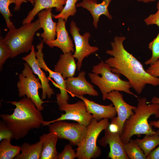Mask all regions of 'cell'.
<instances>
[{"label": "cell", "mask_w": 159, "mask_h": 159, "mask_svg": "<svg viewBox=\"0 0 159 159\" xmlns=\"http://www.w3.org/2000/svg\"><path fill=\"white\" fill-rule=\"evenodd\" d=\"M124 36H116L111 42L112 49L106 53L112 56L105 61L112 68V72L121 74L128 80L132 87L140 94L146 85H159V77L148 73L142 64L124 48Z\"/></svg>", "instance_id": "obj_1"}, {"label": "cell", "mask_w": 159, "mask_h": 159, "mask_svg": "<svg viewBox=\"0 0 159 159\" xmlns=\"http://www.w3.org/2000/svg\"><path fill=\"white\" fill-rule=\"evenodd\" d=\"M58 138L54 132H50L43 134L39 140L43 143V148L40 159H58L56 145Z\"/></svg>", "instance_id": "obj_21"}, {"label": "cell", "mask_w": 159, "mask_h": 159, "mask_svg": "<svg viewBox=\"0 0 159 159\" xmlns=\"http://www.w3.org/2000/svg\"><path fill=\"white\" fill-rule=\"evenodd\" d=\"M10 139H4L0 143V159H12L20 153L21 146L12 145Z\"/></svg>", "instance_id": "obj_24"}, {"label": "cell", "mask_w": 159, "mask_h": 159, "mask_svg": "<svg viewBox=\"0 0 159 159\" xmlns=\"http://www.w3.org/2000/svg\"><path fill=\"white\" fill-rule=\"evenodd\" d=\"M77 157V153L71 144H66L63 150L58 155V159H73Z\"/></svg>", "instance_id": "obj_30"}, {"label": "cell", "mask_w": 159, "mask_h": 159, "mask_svg": "<svg viewBox=\"0 0 159 159\" xmlns=\"http://www.w3.org/2000/svg\"><path fill=\"white\" fill-rule=\"evenodd\" d=\"M92 72L88 76L91 82L99 88L103 100L108 93L113 91H122L137 97L130 90L132 87L128 81L120 78V74L112 72V68L107 63L101 60L97 64L93 66Z\"/></svg>", "instance_id": "obj_4"}, {"label": "cell", "mask_w": 159, "mask_h": 159, "mask_svg": "<svg viewBox=\"0 0 159 159\" xmlns=\"http://www.w3.org/2000/svg\"><path fill=\"white\" fill-rule=\"evenodd\" d=\"M61 111L65 113L62 114L60 117L55 120L43 122L42 126H48L55 122L64 120H72L87 127L90 123L93 116L88 112L84 102L82 100L79 101L73 104L68 103L59 106Z\"/></svg>", "instance_id": "obj_9"}, {"label": "cell", "mask_w": 159, "mask_h": 159, "mask_svg": "<svg viewBox=\"0 0 159 159\" xmlns=\"http://www.w3.org/2000/svg\"><path fill=\"white\" fill-rule=\"evenodd\" d=\"M79 0H67L66 4L62 11L58 14L53 15L56 19L62 18L66 21L70 16H73L77 12L76 4Z\"/></svg>", "instance_id": "obj_27"}, {"label": "cell", "mask_w": 159, "mask_h": 159, "mask_svg": "<svg viewBox=\"0 0 159 159\" xmlns=\"http://www.w3.org/2000/svg\"><path fill=\"white\" fill-rule=\"evenodd\" d=\"M137 1L140 2H143L144 3H148L150 2H153L156 0H136Z\"/></svg>", "instance_id": "obj_37"}, {"label": "cell", "mask_w": 159, "mask_h": 159, "mask_svg": "<svg viewBox=\"0 0 159 159\" xmlns=\"http://www.w3.org/2000/svg\"><path fill=\"white\" fill-rule=\"evenodd\" d=\"M112 0H103L100 3H97V0H82V1L76 4L77 7H82L88 10L92 14L93 19V25L96 28L100 17L102 15L106 16L110 20L112 19L108 10L109 5Z\"/></svg>", "instance_id": "obj_16"}, {"label": "cell", "mask_w": 159, "mask_h": 159, "mask_svg": "<svg viewBox=\"0 0 159 159\" xmlns=\"http://www.w3.org/2000/svg\"><path fill=\"white\" fill-rule=\"evenodd\" d=\"M105 98L111 101L116 110L117 116L112 119L111 122L117 126L121 135L124 123L134 113L136 107L132 106L124 100L123 95L119 91H113L106 95Z\"/></svg>", "instance_id": "obj_11"}, {"label": "cell", "mask_w": 159, "mask_h": 159, "mask_svg": "<svg viewBox=\"0 0 159 159\" xmlns=\"http://www.w3.org/2000/svg\"><path fill=\"white\" fill-rule=\"evenodd\" d=\"M57 24L56 32L57 38L46 44L52 48L57 47L60 49L64 54L74 52L72 41L69 35L66 26V21L62 18L58 19Z\"/></svg>", "instance_id": "obj_15"}, {"label": "cell", "mask_w": 159, "mask_h": 159, "mask_svg": "<svg viewBox=\"0 0 159 159\" xmlns=\"http://www.w3.org/2000/svg\"><path fill=\"white\" fill-rule=\"evenodd\" d=\"M104 136L98 141L102 146L105 147L109 145L110 151L107 158L112 159H129L124 148V145L121 140L120 135L118 132H113L108 128L104 130Z\"/></svg>", "instance_id": "obj_13"}, {"label": "cell", "mask_w": 159, "mask_h": 159, "mask_svg": "<svg viewBox=\"0 0 159 159\" xmlns=\"http://www.w3.org/2000/svg\"><path fill=\"white\" fill-rule=\"evenodd\" d=\"M3 37H0V69L1 70L3 64L10 58L11 51L8 46L3 41Z\"/></svg>", "instance_id": "obj_29"}, {"label": "cell", "mask_w": 159, "mask_h": 159, "mask_svg": "<svg viewBox=\"0 0 159 159\" xmlns=\"http://www.w3.org/2000/svg\"><path fill=\"white\" fill-rule=\"evenodd\" d=\"M148 47L152 51V56L144 63L146 65H150L159 59V32L156 37L149 43Z\"/></svg>", "instance_id": "obj_28"}, {"label": "cell", "mask_w": 159, "mask_h": 159, "mask_svg": "<svg viewBox=\"0 0 159 159\" xmlns=\"http://www.w3.org/2000/svg\"><path fill=\"white\" fill-rule=\"evenodd\" d=\"M72 52L60 55L54 71L60 74L64 79L73 77L77 67Z\"/></svg>", "instance_id": "obj_20"}, {"label": "cell", "mask_w": 159, "mask_h": 159, "mask_svg": "<svg viewBox=\"0 0 159 159\" xmlns=\"http://www.w3.org/2000/svg\"><path fill=\"white\" fill-rule=\"evenodd\" d=\"M110 124L108 118L103 119L99 121L92 118L87 126L84 138L77 146L76 153L78 159L96 158L100 155L101 151L97 145V140L101 132L107 129Z\"/></svg>", "instance_id": "obj_6"}, {"label": "cell", "mask_w": 159, "mask_h": 159, "mask_svg": "<svg viewBox=\"0 0 159 159\" xmlns=\"http://www.w3.org/2000/svg\"><path fill=\"white\" fill-rule=\"evenodd\" d=\"M124 148L129 159H146L143 151L135 140L130 139L128 143L124 145Z\"/></svg>", "instance_id": "obj_25"}, {"label": "cell", "mask_w": 159, "mask_h": 159, "mask_svg": "<svg viewBox=\"0 0 159 159\" xmlns=\"http://www.w3.org/2000/svg\"><path fill=\"white\" fill-rule=\"evenodd\" d=\"M85 103L87 111L92 114L93 118L99 121L102 119H112L117 114L113 104L104 105L99 104L90 100L83 96L78 97Z\"/></svg>", "instance_id": "obj_18"}, {"label": "cell", "mask_w": 159, "mask_h": 159, "mask_svg": "<svg viewBox=\"0 0 159 159\" xmlns=\"http://www.w3.org/2000/svg\"><path fill=\"white\" fill-rule=\"evenodd\" d=\"M24 65V69L19 74V80L17 84L19 96L20 97L26 96L32 100L38 110L42 111L44 109L42 104L46 102L43 101L39 95L38 90L42 89L40 80L33 74L27 63L26 62Z\"/></svg>", "instance_id": "obj_7"}, {"label": "cell", "mask_w": 159, "mask_h": 159, "mask_svg": "<svg viewBox=\"0 0 159 159\" xmlns=\"http://www.w3.org/2000/svg\"><path fill=\"white\" fill-rule=\"evenodd\" d=\"M16 0H0V12L4 19L7 27L9 30L15 29L13 22L10 18L13 16L11 13L9 7L12 4H14Z\"/></svg>", "instance_id": "obj_26"}, {"label": "cell", "mask_w": 159, "mask_h": 159, "mask_svg": "<svg viewBox=\"0 0 159 159\" xmlns=\"http://www.w3.org/2000/svg\"><path fill=\"white\" fill-rule=\"evenodd\" d=\"M52 8L46 9L37 14L40 24L43 30L40 36L43 42L46 44L54 40L57 35V24L52 20Z\"/></svg>", "instance_id": "obj_17"}, {"label": "cell", "mask_w": 159, "mask_h": 159, "mask_svg": "<svg viewBox=\"0 0 159 159\" xmlns=\"http://www.w3.org/2000/svg\"><path fill=\"white\" fill-rule=\"evenodd\" d=\"M137 106L134 110V113L125 121L120 138L124 144L127 143L134 135H151L156 131L153 129L148 123L150 116L154 115L159 118V104L148 105L146 98H138Z\"/></svg>", "instance_id": "obj_3"}, {"label": "cell", "mask_w": 159, "mask_h": 159, "mask_svg": "<svg viewBox=\"0 0 159 159\" xmlns=\"http://www.w3.org/2000/svg\"><path fill=\"white\" fill-rule=\"evenodd\" d=\"M86 72L82 71L76 77H72L65 79L66 90L72 96L77 97L88 95L97 96L98 93L94 88L93 85L88 82L85 78Z\"/></svg>", "instance_id": "obj_12"}, {"label": "cell", "mask_w": 159, "mask_h": 159, "mask_svg": "<svg viewBox=\"0 0 159 159\" xmlns=\"http://www.w3.org/2000/svg\"><path fill=\"white\" fill-rule=\"evenodd\" d=\"M147 159H159V146L152 150L146 156Z\"/></svg>", "instance_id": "obj_35"}, {"label": "cell", "mask_w": 159, "mask_h": 159, "mask_svg": "<svg viewBox=\"0 0 159 159\" xmlns=\"http://www.w3.org/2000/svg\"><path fill=\"white\" fill-rule=\"evenodd\" d=\"M48 126L49 132L55 133L59 139L67 140L71 145L77 146L83 139L87 129V127L78 122L62 121L55 122Z\"/></svg>", "instance_id": "obj_8"}, {"label": "cell", "mask_w": 159, "mask_h": 159, "mask_svg": "<svg viewBox=\"0 0 159 159\" xmlns=\"http://www.w3.org/2000/svg\"><path fill=\"white\" fill-rule=\"evenodd\" d=\"M146 71L151 75L159 77V59L150 65Z\"/></svg>", "instance_id": "obj_33"}, {"label": "cell", "mask_w": 159, "mask_h": 159, "mask_svg": "<svg viewBox=\"0 0 159 159\" xmlns=\"http://www.w3.org/2000/svg\"><path fill=\"white\" fill-rule=\"evenodd\" d=\"M14 138V134L11 130L4 121H0V141L4 139L12 140Z\"/></svg>", "instance_id": "obj_31"}, {"label": "cell", "mask_w": 159, "mask_h": 159, "mask_svg": "<svg viewBox=\"0 0 159 159\" xmlns=\"http://www.w3.org/2000/svg\"><path fill=\"white\" fill-rule=\"evenodd\" d=\"M70 26V32L75 46V51L73 56L77 60V68L78 71H79L82 66V61L85 58L97 51L99 48L96 46L90 45L89 41L91 36L90 34L86 32L83 35H81L79 32L80 29L73 20L71 21Z\"/></svg>", "instance_id": "obj_10"}, {"label": "cell", "mask_w": 159, "mask_h": 159, "mask_svg": "<svg viewBox=\"0 0 159 159\" xmlns=\"http://www.w3.org/2000/svg\"><path fill=\"white\" fill-rule=\"evenodd\" d=\"M135 140L147 156L159 145V130L158 129L156 132L153 134L146 135L143 139H137Z\"/></svg>", "instance_id": "obj_23"}, {"label": "cell", "mask_w": 159, "mask_h": 159, "mask_svg": "<svg viewBox=\"0 0 159 159\" xmlns=\"http://www.w3.org/2000/svg\"><path fill=\"white\" fill-rule=\"evenodd\" d=\"M67 0H35L33 8L29 11L22 21L23 24L32 22L35 16L42 10L55 8L57 11L61 12L63 9Z\"/></svg>", "instance_id": "obj_19"}, {"label": "cell", "mask_w": 159, "mask_h": 159, "mask_svg": "<svg viewBox=\"0 0 159 159\" xmlns=\"http://www.w3.org/2000/svg\"><path fill=\"white\" fill-rule=\"evenodd\" d=\"M35 1V0H16L14 10L15 11H19L20 9L22 4L27 1L29 2L32 5H34Z\"/></svg>", "instance_id": "obj_36"}, {"label": "cell", "mask_w": 159, "mask_h": 159, "mask_svg": "<svg viewBox=\"0 0 159 159\" xmlns=\"http://www.w3.org/2000/svg\"><path fill=\"white\" fill-rule=\"evenodd\" d=\"M147 104L155 103L159 104V98L154 96L151 101L147 102ZM149 123L152 127L153 126L155 128H158L159 130V120L157 121H151Z\"/></svg>", "instance_id": "obj_34"}, {"label": "cell", "mask_w": 159, "mask_h": 159, "mask_svg": "<svg viewBox=\"0 0 159 159\" xmlns=\"http://www.w3.org/2000/svg\"><path fill=\"white\" fill-rule=\"evenodd\" d=\"M23 60L28 63L31 67L34 73L36 74L39 79L42 85V99H45L47 97L50 98L54 94L53 89L49 84V79L45 74L39 66L35 55L34 46L32 47L30 53L22 58Z\"/></svg>", "instance_id": "obj_14"}, {"label": "cell", "mask_w": 159, "mask_h": 159, "mask_svg": "<svg viewBox=\"0 0 159 159\" xmlns=\"http://www.w3.org/2000/svg\"><path fill=\"white\" fill-rule=\"evenodd\" d=\"M41 28L38 19L17 29L9 30L3 41L10 50V58L31 51L35 34Z\"/></svg>", "instance_id": "obj_5"}, {"label": "cell", "mask_w": 159, "mask_h": 159, "mask_svg": "<svg viewBox=\"0 0 159 159\" xmlns=\"http://www.w3.org/2000/svg\"><path fill=\"white\" fill-rule=\"evenodd\" d=\"M43 148V143L39 140L32 145L27 143L21 146V153L16 155V159H39L40 158Z\"/></svg>", "instance_id": "obj_22"}, {"label": "cell", "mask_w": 159, "mask_h": 159, "mask_svg": "<svg viewBox=\"0 0 159 159\" xmlns=\"http://www.w3.org/2000/svg\"><path fill=\"white\" fill-rule=\"evenodd\" d=\"M156 8V12L150 15L145 19L144 21L147 25H155L159 28V0L157 4Z\"/></svg>", "instance_id": "obj_32"}, {"label": "cell", "mask_w": 159, "mask_h": 159, "mask_svg": "<svg viewBox=\"0 0 159 159\" xmlns=\"http://www.w3.org/2000/svg\"><path fill=\"white\" fill-rule=\"evenodd\" d=\"M7 102L15 106L14 112L0 116L13 132L15 140L24 138L29 131L42 125L44 120L41 111L31 99L24 97L18 101Z\"/></svg>", "instance_id": "obj_2"}]
</instances>
